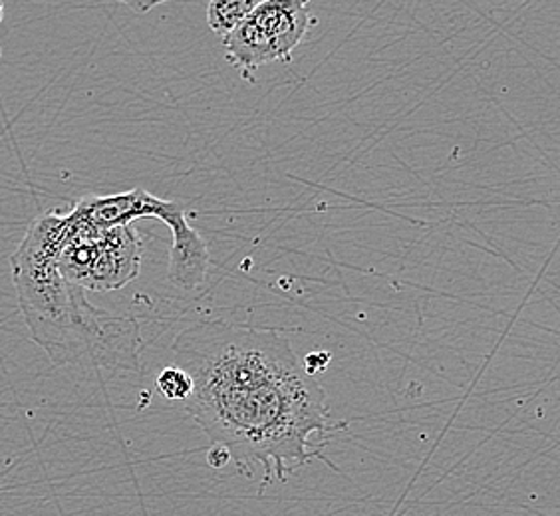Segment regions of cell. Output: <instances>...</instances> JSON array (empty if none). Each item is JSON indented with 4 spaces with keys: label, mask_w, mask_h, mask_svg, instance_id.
<instances>
[{
    "label": "cell",
    "mask_w": 560,
    "mask_h": 516,
    "mask_svg": "<svg viewBox=\"0 0 560 516\" xmlns=\"http://www.w3.org/2000/svg\"><path fill=\"white\" fill-rule=\"evenodd\" d=\"M0 60H2V48H0Z\"/></svg>",
    "instance_id": "12"
},
{
    "label": "cell",
    "mask_w": 560,
    "mask_h": 516,
    "mask_svg": "<svg viewBox=\"0 0 560 516\" xmlns=\"http://www.w3.org/2000/svg\"><path fill=\"white\" fill-rule=\"evenodd\" d=\"M173 360L194 377L184 408L211 445H221L245 474L262 469L259 496L287 483L306 462L323 461L335 423L323 386L306 372L277 328L223 320L191 324L175 338Z\"/></svg>",
    "instance_id": "1"
},
{
    "label": "cell",
    "mask_w": 560,
    "mask_h": 516,
    "mask_svg": "<svg viewBox=\"0 0 560 516\" xmlns=\"http://www.w3.org/2000/svg\"><path fill=\"white\" fill-rule=\"evenodd\" d=\"M65 241L58 269L75 286L90 292H114L138 279L143 245L133 226L109 231H78L62 215Z\"/></svg>",
    "instance_id": "4"
},
{
    "label": "cell",
    "mask_w": 560,
    "mask_h": 516,
    "mask_svg": "<svg viewBox=\"0 0 560 516\" xmlns=\"http://www.w3.org/2000/svg\"><path fill=\"white\" fill-rule=\"evenodd\" d=\"M62 215L34 221L12 255V280L34 342L56 366L140 372L141 330L130 314H112L88 301L86 291L58 269Z\"/></svg>",
    "instance_id": "2"
},
{
    "label": "cell",
    "mask_w": 560,
    "mask_h": 516,
    "mask_svg": "<svg viewBox=\"0 0 560 516\" xmlns=\"http://www.w3.org/2000/svg\"><path fill=\"white\" fill-rule=\"evenodd\" d=\"M143 216L160 219L172 231L170 280L173 284L184 291L199 289L209 270V248L206 238L189 225L184 204L165 201L136 187L124 194L82 197L74 209L66 213V221L78 231H109L131 225Z\"/></svg>",
    "instance_id": "3"
},
{
    "label": "cell",
    "mask_w": 560,
    "mask_h": 516,
    "mask_svg": "<svg viewBox=\"0 0 560 516\" xmlns=\"http://www.w3.org/2000/svg\"><path fill=\"white\" fill-rule=\"evenodd\" d=\"M4 19V4H2V0H0V22Z\"/></svg>",
    "instance_id": "11"
},
{
    "label": "cell",
    "mask_w": 560,
    "mask_h": 516,
    "mask_svg": "<svg viewBox=\"0 0 560 516\" xmlns=\"http://www.w3.org/2000/svg\"><path fill=\"white\" fill-rule=\"evenodd\" d=\"M155 387L163 398L184 403L194 391V377L189 376L184 367L173 364V366L163 367L155 379Z\"/></svg>",
    "instance_id": "7"
},
{
    "label": "cell",
    "mask_w": 560,
    "mask_h": 516,
    "mask_svg": "<svg viewBox=\"0 0 560 516\" xmlns=\"http://www.w3.org/2000/svg\"><path fill=\"white\" fill-rule=\"evenodd\" d=\"M118 2H121L124 7H128V9L136 12V14H145V12H150L151 9L160 7L163 2H170V0H118Z\"/></svg>",
    "instance_id": "9"
},
{
    "label": "cell",
    "mask_w": 560,
    "mask_h": 516,
    "mask_svg": "<svg viewBox=\"0 0 560 516\" xmlns=\"http://www.w3.org/2000/svg\"><path fill=\"white\" fill-rule=\"evenodd\" d=\"M262 0H209L207 4V24L209 28L225 38L247 21L248 14L259 7Z\"/></svg>",
    "instance_id": "6"
},
{
    "label": "cell",
    "mask_w": 560,
    "mask_h": 516,
    "mask_svg": "<svg viewBox=\"0 0 560 516\" xmlns=\"http://www.w3.org/2000/svg\"><path fill=\"white\" fill-rule=\"evenodd\" d=\"M231 459V453L226 452L225 447L221 445H211V449L207 453V462L213 467V469H225Z\"/></svg>",
    "instance_id": "8"
},
{
    "label": "cell",
    "mask_w": 560,
    "mask_h": 516,
    "mask_svg": "<svg viewBox=\"0 0 560 516\" xmlns=\"http://www.w3.org/2000/svg\"><path fill=\"white\" fill-rule=\"evenodd\" d=\"M313 24L311 0H262L223 38L229 64L245 78L270 62H289Z\"/></svg>",
    "instance_id": "5"
},
{
    "label": "cell",
    "mask_w": 560,
    "mask_h": 516,
    "mask_svg": "<svg viewBox=\"0 0 560 516\" xmlns=\"http://www.w3.org/2000/svg\"><path fill=\"white\" fill-rule=\"evenodd\" d=\"M330 364V354H311L306 357V362H304V367H306V372L314 376V374H318V372H323L324 367Z\"/></svg>",
    "instance_id": "10"
}]
</instances>
